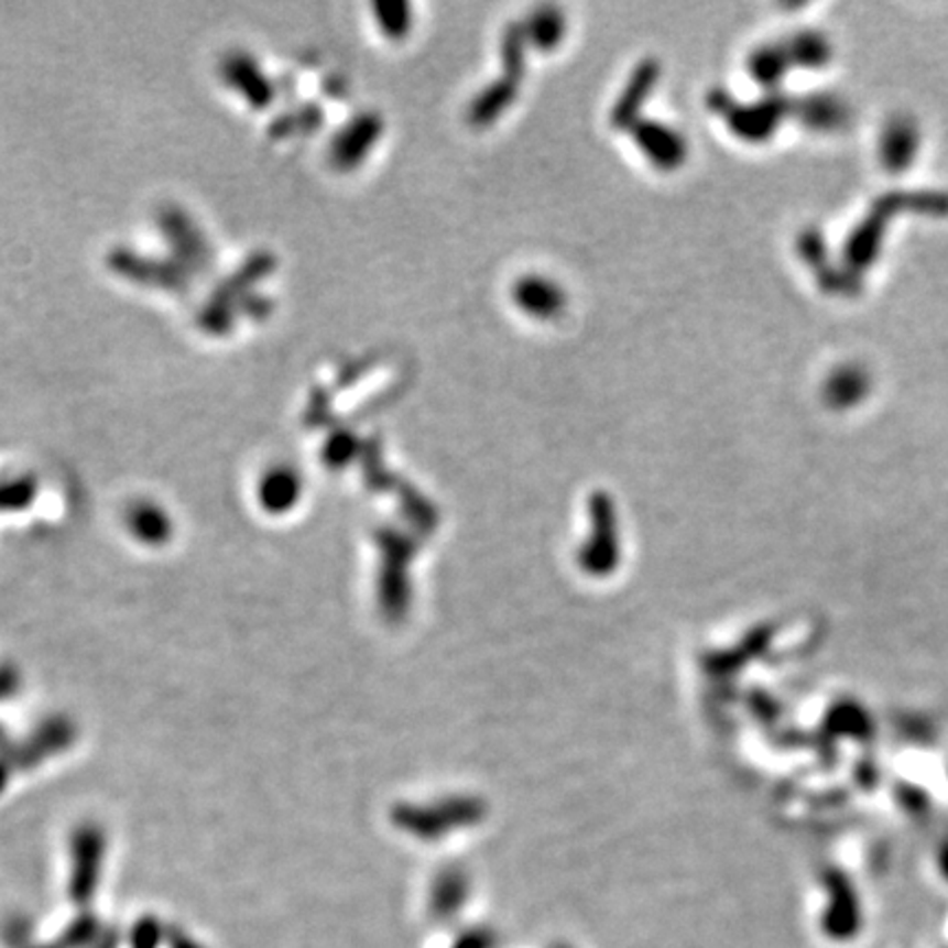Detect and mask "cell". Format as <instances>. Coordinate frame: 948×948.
I'll use <instances>...</instances> for the list:
<instances>
[{
    "mask_svg": "<svg viewBox=\"0 0 948 948\" xmlns=\"http://www.w3.org/2000/svg\"><path fill=\"white\" fill-rule=\"evenodd\" d=\"M514 302L536 318H552L565 308V293L545 277L530 275L514 286Z\"/></svg>",
    "mask_w": 948,
    "mask_h": 948,
    "instance_id": "obj_1",
    "label": "cell"
},
{
    "mask_svg": "<svg viewBox=\"0 0 948 948\" xmlns=\"http://www.w3.org/2000/svg\"><path fill=\"white\" fill-rule=\"evenodd\" d=\"M634 137L639 148L658 167H676L685 156V143L672 128L650 121L634 126Z\"/></svg>",
    "mask_w": 948,
    "mask_h": 948,
    "instance_id": "obj_2",
    "label": "cell"
},
{
    "mask_svg": "<svg viewBox=\"0 0 948 948\" xmlns=\"http://www.w3.org/2000/svg\"><path fill=\"white\" fill-rule=\"evenodd\" d=\"M656 75H658V70H656V64H654V62H645V64L634 73V79H632L629 90L624 92V97L620 99V103H618V108H615V112H613V121H615L618 126H626V123H629V117H631L632 112L639 108V101H641V99L647 95V90L652 88V84H654Z\"/></svg>",
    "mask_w": 948,
    "mask_h": 948,
    "instance_id": "obj_3",
    "label": "cell"
},
{
    "mask_svg": "<svg viewBox=\"0 0 948 948\" xmlns=\"http://www.w3.org/2000/svg\"><path fill=\"white\" fill-rule=\"evenodd\" d=\"M514 92H516V81H514V79H505V81H501L497 88H492V90L483 92V95H481V99L477 101V106L472 108V119H475V121H488V119H494V117L505 108L503 103L512 101Z\"/></svg>",
    "mask_w": 948,
    "mask_h": 948,
    "instance_id": "obj_4",
    "label": "cell"
},
{
    "mask_svg": "<svg viewBox=\"0 0 948 948\" xmlns=\"http://www.w3.org/2000/svg\"><path fill=\"white\" fill-rule=\"evenodd\" d=\"M563 26H565V22H563L560 13H556L552 9H543L538 15H534L532 37L536 40L538 46L549 48V46H554L560 40Z\"/></svg>",
    "mask_w": 948,
    "mask_h": 948,
    "instance_id": "obj_5",
    "label": "cell"
}]
</instances>
